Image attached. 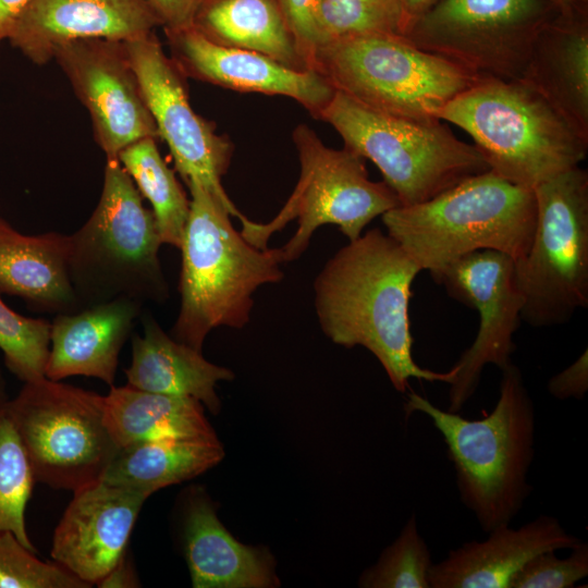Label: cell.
Returning a JSON list of instances; mask_svg holds the SVG:
<instances>
[{
  "mask_svg": "<svg viewBox=\"0 0 588 588\" xmlns=\"http://www.w3.org/2000/svg\"><path fill=\"white\" fill-rule=\"evenodd\" d=\"M439 0H400L409 23L426 12ZM408 27V26H407Z\"/></svg>",
  "mask_w": 588,
  "mask_h": 588,
  "instance_id": "40",
  "label": "cell"
},
{
  "mask_svg": "<svg viewBox=\"0 0 588 588\" xmlns=\"http://www.w3.org/2000/svg\"><path fill=\"white\" fill-rule=\"evenodd\" d=\"M5 413L36 481L76 491L101 480L119 450L103 411V395L41 378L24 382Z\"/></svg>",
  "mask_w": 588,
  "mask_h": 588,
  "instance_id": "11",
  "label": "cell"
},
{
  "mask_svg": "<svg viewBox=\"0 0 588 588\" xmlns=\"http://www.w3.org/2000/svg\"><path fill=\"white\" fill-rule=\"evenodd\" d=\"M438 118L466 132L492 172L529 189L578 167L588 152V137L523 79H480Z\"/></svg>",
  "mask_w": 588,
  "mask_h": 588,
  "instance_id": "5",
  "label": "cell"
},
{
  "mask_svg": "<svg viewBox=\"0 0 588 588\" xmlns=\"http://www.w3.org/2000/svg\"><path fill=\"white\" fill-rule=\"evenodd\" d=\"M159 20L145 0H30L8 41L36 65L62 44L83 38L127 41L155 32Z\"/></svg>",
  "mask_w": 588,
  "mask_h": 588,
  "instance_id": "18",
  "label": "cell"
},
{
  "mask_svg": "<svg viewBox=\"0 0 588 588\" xmlns=\"http://www.w3.org/2000/svg\"><path fill=\"white\" fill-rule=\"evenodd\" d=\"M381 218L387 233L434 280L449 265L478 250L520 258L531 243L537 205L534 189L488 170Z\"/></svg>",
  "mask_w": 588,
  "mask_h": 588,
  "instance_id": "4",
  "label": "cell"
},
{
  "mask_svg": "<svg viewBox=\"0 0 588 588\" xmlns=\"http://www.w3.org/2000/svg\"><path fill=\"white\" fill-rule=\"evenodd\" d=\"M314 70L367 107L414 119H439L453 98L480 81L399 34L328 42L317 50Z\"/></svg>",
  "mask_w": 588,
  "mask_h": 588,
  "instance_id": "8",
  "label": "cell"
},
{
  "mask_svg": "<svg viewBox=\"0 0 588 588\" xmlns=\"http://www.w3.org/2000/svg\"><path fill=\"white\" fill-rule=\"evenodd\" d=\"M51 322L23 316L0 298V350L4 365L21 381L45 378Z\"/></svg>",
  "mask_w": 588,
  "mask_h": 588,
  "instance_id": "32",
  "label": "cell"
},
{
  "mask_svg": "<svg viewBox=\"0 0 588 588\" xmlns=\"http://www.w3.org/2000/svg\"><path fill=\"white\" fill-rule=\"evenodd\" d=\"M588 391V351L548 381V392L559 400L584 399Z\"/></svg>",
  "mask_w": 588,
  "mask_h": 588,
  "instance_id": "36",
  "label": "cell"
},
{
  "mask_svg": "<svg viewBox=\"0 0 588 588\" xmlns=\"http://www.w3.org/2000/svg\"><path fill=\"white\" fill-rule=\"evenodd\" d=\"M192 26L208 40L252 50L296 70H311L279 0H201Z\"/></svg>",
  "mask_w": 588,
  "mask_h": 588,
  "instance_id": "25",
  "label": "cell"
},
{
  "mask_svg": "<svg viewBox=\"0 0 588 588\" xmlns=\"http://www.w3.org/2000/svg\"><path fill=\"white\" fill-rule=\"evenodd\" d=\"M185 184L191 211L180 247V309L170 335L201 352L213 329H242L249 322L254 293L283 279L284 257L281 248L248 243L197 180Z\"/></svg>",
  "mask_w": 588,
  "mask_h": 588,
  "instance_id": "3",
  "label": "cell"
},
{
  "mask_svg": "<svg viewBox=\"0 0 588 588\" xmlns=\"http://www.w3.org/2000/svg\"><path fill=\"white\" fill-rule=\"evenodd\" d=\"M103 395L107 427L119 446L161 439H218L204 405L188 396L110 387Z\"/></svg>",
  "mask_w": 588,
  "mask_h": 588,
  "instance_id": "26",
  "label": "cell"
},
{
  "mask_svg": "<svg viewBox=\"0 0 588 588\" xmlns=\"http://www.w3.org/2000/svg\"><path fill=\"white\" fill-rule=\"evenodd\" d=\"M124 44L159 138L168 145L175 170L185 183L197 180L231 217L241 222L247 220L221 183L233 145L216 132L213 123L193 110L185 76L166 54L155 32Z\"/></svg>",
  "mask_w": 588,
  "mask_h": 588,
  "instance_id": "13",
  "label": "cell"
},
{
  "mask_svg": "<svg viewBox=\"0 0 588 588\" xmlns=\"http://www.w3.org/2000/svg\"><path fill=\"white\" fill-rule=\"evenodd\" d=\"M559 12L547 0H439L404 36L480 79H522L534 42Z\"/></svg>",
  "mask_w": 588,
  "mask_h": 588,
  "instance_id": "12",
  "label": "cell"
},
{
  "mask_svg": "<svg viewBox=\"0 0 588 588\" xmlns=\"http://www.w3.org/2000/svg\"><path fill=\"white\" fill-rule=\"evenodd\" d=\"M143 306L121 297L56 315L45 377L54 381L73 376L93 377L112 387L120 352L143 314Z\"/></svg>",
  "mask_w": 588,
  "mask_h": 588,
  "instance_id": "20",
  "label": "cell"
},
{
  "mask_svg": "<svg viewBox=\"0 0 588 588\" xmlns=\"http://www.w3.org/2000/svg\"><path fill=\"white\" fill-rule=\"evenodd\" d=\"M142 197L151 207L162 244L180 249L191 211L188 198L161 157L157 139L144 138L124 148L118 156Z\"/></svg>",
  "mask_w": 588,
  "mask_h": 588,
  "instance_id": "28",
  "label": "cell"
},
{
  "mask_svg": "<svg viewBox=\"0 0 588 588\" xmlns=\"http://www.w3.org/2000/svg\"><path fill=\"white\" fill-rule=\"evenodd\" d=\"M70 235H25L0 217V294L22 298L35 313L82 309L69 277Z\"/></svg>",
  "mask_w": 588,
  "mask_h": 588,
  "instance_id": "22",
  "label": "cell"
},
{
  "mask_svg": "<svg viewBox=\"0 0 588 588\" xmlns=\"http://www.w3.org/2000/svg\"><path fill=\"white\" fill-rule=\"evenodd\" d=\"M9 400L10 399L7 391V382L0 365V414L5 409Z\"/></svg>",
  "mask_w": 588,
  "mask_h": 588,
  "instance_id": "42",
  "label": "cell"
},
{
  "mask_svg": "<svg viewBox=\"0 0 588 588\" xmlns=\"http://www.w3.org/2000/svg\"><path fill=\"white\" fill-rule=\"evenodd\" d=\"M152 212L119 159H107L98 204L70 235L69 277L83 308L117 298L164 303L169 286Z\"/></svg>",
  "mask_w": 588,
  "mask_h": 588,
  "instance_id": "6",
  "label": "cell"
},
{
  "mask_svg": "<svg viewBox=\"0 0 588 588\" xmlns=\"http://www.w3.org/2000/svg\"><path fill=\"white\" fill-rule=\"evenodd\" d=\"M483 541H468L432 564L430 588H509L512 577L536 554L571 549L580 539L554 516L539 515L514 529L501 524Z\"/></svg>",
  "mask_w": 588,
  "mask_h": 588,
  "instance_id": "19",
  "label": "cell"
},
{
  "mask_svg": "<svg viewBox=\"0 0 588 588\" xmlns=\"http://www.w3.org/2000/svg\"><path fill=\"white\" fill-rule=\"evenodd\" d=\"M35 481L28 456L4 409L0 414V531H11L37 553L25 524Z\"/></svg>",
  "mask_w": 588,
  "mask_h": 588,
  "instance_id": "30",
  "label": "cell"
},
{
  "mask_svg": "<svg viewBox=\"0 0 588 588\" xmlns=\"http://www.w3.org/2000/svg\"><path fill=\"white\" fill-rule=\"evenodd\" d=\"M224 456L218 439H161L120 446L101 480L150 497L216 466Z\"/></svg>",
  "mask_w": 588,
  "mask_h": 588,
  "instance_id": "27",
  "label": "cell"
},
{
  "mask_svg": "<svg viewBox=\"0 0 588 588\" xmlns=\"http://www.w3.org/2000/svg\"><path fill=\"white\" fill-rule=\"evenodd\" d=\"M432 564L413 515L378 562L362 574L358 584L365 588H430L428 575Z\"/></svg>",
  "mask_w": 588,
  "mask_h": 588,
  "instance_id": "31",
  "label": "cell"
},
{
  "mask_svg": "<svg viewBox=\"0 0 588 588\" xmlns=\"http://www.w3.org/2000/svg\"><path fill=\"white\" fill-rule=\"evenodd\" d=\"M537 220L528 250L514 260L522 321L568 322L588 306V172L580 166L534 188Z\"/></svg>",
  "mask_w": 588,
  "mask_h": 588,
  "instance_id": "9",
  "label": "cell"
},
{
  "mask_svg": "<svg viewBox=\"0 0 588 588\" xmlns=\"http://www.w3.org/2000/svg\"><path fill=\"white\" fill-rule=\"evenodd\" d=\"M317 119L340 134L344 148L376 164L400 206L426 201L490 170L478 148L440 119L389 114L339 90Z\"/></svg>",
  "mask_w": 588,
  "mask_h": 588,
  "instance_id": "7",
  "label": "cell"
},
{
  "mask_svg": "<svg viewBox=\"0 0 588 588\" xmlns=\"http://www.w3.org/2000/svg\"><path fill=\"white\" fill-rule=\"evenodd\" d=\"M501 373L498 402L480 419L443 411L415 392L404 404L407 417L425 414L442 434L461 501L487 534L510 524L532 490L527 474L534 460V403L517 366L512 363Z\"/></svg>",
  "mask_w": 588,
  "mask_h": 588,
  "instance_id": "2",
  "label": "cell"
},
{
  "mask_svg": "<svg viewBox=\"0 0 588 588\" xmlns=\"http://www.w3.org/2000/svg\"><path fill=\"white\" fill-rule=\"evenodd\" d=\"M86 108L107 159L144 138L158 139L137 75L122 40L83 38L60 45L53 59Z\"/></svg>",
  "mask_w": 588,
  "mask_h": 588,
  "instance_id": "15",
  "label": "cell"
},
{
  "mask_svg": "<svg viewBox=\"0 0 588 588\" xmlns=\"http://www.w3.org/2000/svg\"><path fill=\"white\" fill-rule=\"evenodd\" d=\"M30 0H0V44L8 40L17 19Z\"/></svg>",
  "mask_w": 588,
  "mask_h": 588,
  "instance_id": "39",
  "label": "cell"
},
{
  "mask_svg": "<svg viewBox=\"0 0 588 588\" xmlns=\"http://www.w3.org/2000/svg\"><path fill=\"white\" fill-rule=\"evenodd\" d=\"M164 32H175L193 24L195 12L201 0H145Z\"/></svg>",
  "mask_w": 588,
  "mask_h": 588,
  "instance_id": "37",
  "label": "cell"
},
{
  "mask_svg": "<svg viewBox=\"0 0 588 588\" xmlns=\"http://www.w3.org/2000/svg\"><path fill=\"white\" fill-rule=\"evenodd\" d=\"M560 14H574L588 11V0H547Z\"/></svg>",
  "mask_w": 588,
  "mask_h": 588,
  "instance_id": "41",
  "label": "cell"
},
{
  "mask_svg": "<svg viewBox=\"0 0 588 588\" xmlns=\"http://www.w3.org/2000/svg\"><path fill=\"white\" fill-rule=\"evenodd\" d=\"M449 295L477 310L479 327L471 345L455 363L449 411L458 413L476 392L483 368L500 370L513 362V335L524 305L514 274V260L497 250H478L449 265L436 279Z\"/></svg>",
  "mask_w": 588,
  "mask_h": 588,
  "instance_id": "14",
  "label": "cell"
},
{
  "mask_svg": "<svg viewBox=\"0 0 588 588\" xmlns=\"http://www.w3.org/2000/svg\"><path fill=\"white\" fill-rule=\"evenodd\" d=\"M422 271L388 233L375 228L340 248L314 281L315 310L333 343L367 348L390 382L405 392L412 378L451 383L456 368L439 372L413 358L412 284Z\"/></svg>",
  "mask_w": 588,
  "mask_h": 588,
  "instance_id": "1",
  "label": "cell"
},
{
  "mask_svg": "<svg viewBox=\"0 0 588 588\" xmlns=\"http://www.w3.org/2000/svg\"><path fill=\"white\" fill-rule=\"evenodd\" d=\"M57 562L41 561L11 531H0V588H89Z\"/></svg>",
  "mask_w": 588,
  "mask_h": 588,
  "instance_id": "33",
  "label": "cell"
},
{
  "mask_svg": "<svg viewBox=\"0 0 588 588\" xmlns=\"http://www.w3.org/2000/svg\"><path fill=\"white\" fill-rule=\"evenodd\" d=\"M96 586L101 588H131L140 586L135 568L126 553Z\"/></svg>",
  "mask_w": 588,
  "mask_h": 588,
  "instance_id": "38",
  "label": "cell"
},
{
  "mask_svg": "<svg viewBox=\"0 0 588 588\" xmlns=\"http://www.w3.org/2000/svg\"><path fill=\"white\" fill-rule=\"evenodd\" d=\"M171 59L185 77L241 93L284 96L318 118L336 89L316 70H296L262 53L217 45L193 26L166 32Z\"/></svg>",
  "mask_w": 588,
  "mask_h": 588,
  "instance_id": "16",
  "label": "cell"
},
{
  "mask_svg": "<svg viewBox=\"0 0 588 588\" xmlns=\"http://www.w3.org/2000/svg\"><path fill=\"white\" fill-rule=\"evenodd\" d=\"M287 23L309 68L319 47L317 11L320 0H279Z\"/></svg>",
  "mask_w": 588,
  "mask_h": 588,
  "instance_id": "35",
  "label": "cell"
},
{
  "mask_svg": "<svg viewBox=\"0 0 588 588\" xmlns=\"http://www.w3.org/2000/svg\"><path fill=\"white\" fill-rule=\"evenodd\" d=\"M140 317L144 332L132 336V360L124 370L126 384L149 392L193 397L217 414L220 400L216 385L221 380L234 379V372L174 340L150 313H143Z\"/></svg>",
  "mask_w": 588,
  "mask_h": 588,
  "instance_id": "24",
  "label": "cell"
},
{
  "mask_svg": "<svg viewBox=\"0 0 588 588\" xmlns=\"http://www.w3.org/2000/svg\"><path fill=\"white\" fill-rule=\"evenodd\" d=\"M301 172L298 182L279 213L268 223L249 219L242 222L241 234L252 245L267 248L269 237L297 219V230L281 247L284 262L298 259L314 232L333 224L356 240L375 218L400 206L385 182L369 179L364 159L351 150L326 146L307 124L293 131Z\"/></svg>",
  "mask_w": 588,
  "mask_h": 588,
  "instance_id": "10",
  "label": "cell"
},
{
  "mask_svg": "<svg viewBox=\"0 0 588 588\" xmlns=\"http://www.w3.org/2000/svg\"><path fill=\"white\" fill-rule=\"evenodd\" d=\"M522 79L588 137V11L558 13L543 26Z\"/></svg>",
  "mask_w": 588,
  "mask_h": 588,
  "instance_id": "23",
  "label": "cell"
},
{
  "mask_svg": "<svg viewBox=\"0 0 588 588\" xmlns=\"http://www.w3.org/2000/svg\"><path fill=\"white\" fill-rule=\"evenodd\" d=\"M565 559L554 550L528 560L512 577L509 588H572L588 576V543L580 540Z\"/></svg>",
  "mask_w": 588,
  "mask_h": 588,
  "instance_id": "34",
  "label": "cell"
},
{
  "mask_svg": "<svg viewBox=\"0 0 588 588\" xmlns=\"http://www.w3.org/2000/svg\"><path fill=\"white\" fill-rule=\"evenodd\" d=\"M408 19L400 0H320L317 11L319 47L366 34L404 35Z\"/></svg>",
  "mask_w": 588,
  "mask_h": 588,
  "instance_id": "29",
  "label": "cell"
},
{
  "mask_svg": "<svg viewBox=\"0 0 588 588\" xmlns=\"http://www.w3.org/2000/svg\"><path fill=\"white\" fill-rule=\"evenodd\" d=\"M52 538L51 556L93 586L126 553L148 497L102 480L73 492Z\"/></svg>",
  "mask_w": 588,
  "mask_h": 588,
  "instance_id": "17",
  "label": "cell"
},
{
  "mask_svg": "<svg viewBox=\"0 0 588 588\" xmlns=\"http://www.w3.org/2000/svg\"><path fill=\"white\" fill-rule=\"evenodd\" d=\"M183 536L193 587L265 588L279 585L269 552L233 538L201 490H194L186 499Z\"/></svg>",
  "mask_w": 588,
  "mask_h": 588,
  "instance_id": "21",
  "label": "cell"
}]
</instances>
